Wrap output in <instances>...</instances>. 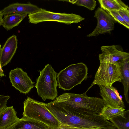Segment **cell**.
Segmentation results:
<instances>
[{
  "instance_id": "obj_25",
  "label": "cell",
  "mask_w": 129,
  "mask_h": 129,
  "mask_svg": "<svg viewBox=\"0 0 129 129\" xmlns=\"http://www.w3.org/2000/svg\"><path fill=\"white\" fill-rule=\"evenodd\" d=\"M54 129H102L101 128H82L74 127L68 125L60 124L57 128Z\"/></svg>"
},
{
  "instance_id": "obj_17",
  "label": "cell",
  "mask_w": 129,
  "mask_h": 129,
  "mask_svg": "<svg viewBox=\"0 0 129 129\" xmlns=\"http://www.w3.org/2000/svg\"><path fill=\"white\" fill-rule=\"evenodd\" d=\"M27 15L14 14L5 15L2 25L7 30H10L17 26Z\"/></svg>"
},
{
  "instance_id": "obj_10",
  "label": "cell",
  "mask_w": 129,
  "mask_h": 129,
  "mask_svg": "<svg viewBox=\"0 0 129 129\" xmlns=\"http://www.w3.org/2000/svg\"><path fill=\"white\" fill-rule=\"evenodd\" d=\"M102 53L99 54L100 63L106 62L119 66L129 58V53L118 49L115 45L103 46L101 47Z\"/></svg>"
},
{
  "instance_id": "obj_29",
  "label": "cell",
  "mask_w": 129,
  "mask_h": 129,
  "mask_svg": "<svg viewBox=\"0 0 129 129\" xmlns=\"http://www.w3.org/2000/svg\"><path fill=\"white\" fill-rule=\"evenodd\" d=\"M1 44H0V51L1 49Z\"/></svg>"
},
{
  "instance_id": "obj_9",
  "label": "cell",
  "mask_w": 129,
  "mask_h": 129,
  "mask_svg": "<svg viewBox=\"0 0 129 129\" xmlns=\"http://www.w3.org/2000/svg\"><path fill=\"white\" fill-rule=\"evenodd\" d=\"M9 78L12 86L20 93H28L35 86L27 73L20 68L11 70L9 73Z\"/></svg>"
},
{
  "instance_id": "obj_2",
  "label": "cell",
  "mask_w": 129,
  "mask_h": 129,
  "mask_svg": "<svg viewBox=\"0 0 129 129\" xmlns=\"http://www.w3.org/2000/svg\"><path fill=\"white\" fill-rule=\"evenodd\" d=\"M53 115L60 124L82 128H101L115 129L116 127L101 114L75 115L62 106L58 105L54 110Z\"/></svg>"
},
{
  "instance_id": "obj_16",
  "label": "cell",
  "mask_w": 129,
  "mask_h": 129,
  "mask_svg": "<svg viewBox=\"0 0 129 129\" xmlns=\"http://www.w3.org/2000/svg\"><path fill=\"white\" fill-rule=\"evenodd\" d=\"M119 67L122 78L121 82L123 86L124 94L126 101L128 103V92L129 86V58L125 60Z\"/></svg>"
},
{
  "instance_id": "obj_19",
  "label": "cell",
  "mask_w": 129,
  "mask_h": 129,
  "mask_svg": "<svg viewBox=\"0 0 129 129\" xmlns=\"http://www.w3.org/2000/svg\"><path fill=\"white\" fill-rule=\"evenodd\" d=\"M101 7L104 9H108L118 11L128 8L120 0H99Z\"/></svg>"
},
{
  "instance_id": "obj_23",
  "label": "cell",
  "mask_w": 129,
  "mask_h": 129,
  "mask_svg": "<svg viewBox=\"0 0 129 129\" xmlns=\"http://www.w3.org/2000/svg\"><path fill=\"white\" fill-rule=\"evenodd\" d=\"M117 11L125 21L129 25V8L121 9Z\"/></svg>"
},
{
  "instance_id": "obj_8",
  "label": "cell",
  "mask_w": 129,
  "mask_h": 129,
  "mask_svg": "<svg viewBox=\"0 0 129 129\" xmlns=\"http://www.w3.org/2000/svg\"><path fill=\"white\" fill-rule=\"evenodd\" d=\"M97 20V25L87 37L97 36L109 33L113 30L115 21L112 17L104 10L99 7L94 12V15Z\"/></svg>"
},
{
  "instance_id": "obj_1",
  "label": "cell",
  "mask_w": 129,
  "mask_h": 129,
  "mask_svg": "<svg viewBox=\"0 0 129 129\" xmlns=\"http://www.w3.org/2000/svg\"><path fill=\"white\" fill-rule=\"evenodd\" d=\"M54 101L75 115L101 114L106 105L102 99L88 97L85 92L81 94L64 93Z\"/></svg>"
},
{
  "instance_id": "obj_27",
  "label": "cell",
  "mask_w": 129,
  "mask_h": 129,
  "mask_svg": "<svg viewBox=\"0 0 129 129\" xmlns=\"http://www.w3.org/2000/svg\"><path fill=\"white\" fill-rule=\"evenodd\" d=\"M3 15L0 16V26L2 25L3 23V19L2 18V17Z\"/></svg>"
},
{
  "instance_id": "obj_18",
  "label": "cell",
  "mask_w": 129,
  "mask_h": 129,
  "mask_svg": "<svg viewBox=\"0 0 129 129\" xmlns=\"http://www.w3.org/2000/svg\"><path fill=\"white\" fill-rule=\"evenodd\" d=\"M109 120L117 129H129V110L112 117Z\"/></svg>"
},
{
  "instance_id": "obj_24",
  "label": "cell",
  "mask_w": 129,
  "mask_h": 129,
  "mask_svg": "<svg viewBox=\"0 0 129 129\" xmlns=\"http://www.w3.org/2000/svg\"><path fill=\"white\" fill-rule=\"evenodd\" d=\"M10 97L9 96L0 95V111L7 107V101Z\"/></svg>"
},
{
  "instance_id": "obj_12",
  "label": "cell",
  "mask_w": 129,
  "mask_h": 129,
  "mask_svg": "<svg viewBox=\"0 0 129 129\" xmlns=\"http://www.w3.org/2000/svg\"><path fill=\"white\" fill-rule=\"evenodd\" d=\"M16 36L13 35L8 39L0 51V62L1 68L10 62L17 48Z\"/></svg>"
},
{
  "instance_id": "obj_14",
  "label": "cell",
  "mask_w": 129,
  "mask_h": 129,
  "mask_svg": "<svg viewBox=\"0 0 129 129\" xmlns=\"http://www.w3.org/2000/svg\"><path fill=\"white\" fill-rule=\"evenodd\" d=\"M6 129H51L45 123L35 120L22 118Z\"/></svg>"
},
{
  "instance_id": "obj_22",
  "label": "cell",
  "mask_w": 129,
  "mask_h": 129,
  "mask_svg": "<svg viewBox=\"0 0 129 129\" xmlns=\"http://www.w3.org/2000/svg\"><path fill=\"white\" fill-rule=\"evenodd\" d=\"M96 3V2L94 0H76L74 4L85 7L89 10L92 11L97 5Z\"/></svg>"
},
{
  "instance_id": "obj_6",
  "label": "cell",
  "mask_w": 129,
  "mask_h": 129,
  "mask_svg": "<svg viewBox=\"0 0 129 129\" xmlns=\"http://www.w3.org/2000/svg\"><path fill=\"white\" fill-rule=\"evenodd\" d=\"M29 22L36 24L47 21H54L70 24L78 23L85 19L80 15L73 13H55L40 8L37 12L28 15Z\"/></svg>"
},
{
  "instance_id": "obj_4",
  "label": "cell",
  "mask_w": 129,
  "mask_h": 129,
  "mask_svg": "<svg viewBox=\"0 0 129 129\" xmlns=\"http://www.w3.org/2000/svg\"><path fill=\"white\" fill-rule=\"evenodd\" d=\"M87 75L88 68L84 63L71 64L57 74L58 88L64 91L71 90L87 79Z\"/></svg>"
},
{
  "instance_id": "obj_5",
  "label": "cell",
  "mask_w": 129,
  "mask_h": 129,
  "mask_svg": "<svg viewBox=\"0 0 129 129\" xmlns=\"http://www.w3.org/2000/svg\"><path fill=\"white\" fill-rule=\"evenodd\" d=\"M39 72L40 75L35 86L38 95L44 101L47 99L54 100L58 96L57 73L48 64Z\"/></svg>"
},
{
  "instance_id": "obj_21",
  "label": "cell",
  "mask_w": 129,
  "mask_h": 129,
  "mask_svg": "<svg viewBox=\"0 0 129 129\" xmlns=\"http://www.w3.org/2000/svg\"><path fill=\"white\" fill-rule=\"evenodd\" d=\"M104 10L112 17L115 21L123 25L127 28L129 29V25L125 21L117 11L108 9Z\"/></svg>"
},
{
  "instance_id": "obj_13",
  "label": "cell",
  "mask_w": 129,
  "mask_h": 129,
  "mask_svg": "<svg viewBox=\"0 0 129 129\" xmlns=\"http://www.w3.org/2000/svg\"><path fill=\"white\" fill-rule=\"evenodd\" d=\"M37 6L30 3H16L11 4L3 9L1 11L3 15L10 14H28L34 13L40 10Z\"/></svg>"
},
{
  "instance_id": "obj_20",
  "label": "cell",
  "mask_w": 129,
  "mask_h": 129,
  "mask_svg": "<svg viewBox=\"0 0 129 129\" xmlns=\"http://www.w3.org/2000/svg\"><path fill=\"white\" fill-rule=\"evenodd\" d=\"M125 110L124 108H112L106 105L103 109L101 114L104 119L109 121L112 117L122 114Z\"/></svg>"
},
{
  "instance_id": "obj_26",
  "label": "cell",
  "mask_w": 129,
  "mask_h": 129,
  "mask_svg": "<svg viewBox=\"0 0 129 129\" xmlns=\"http://www.w3.org/2000/svg\"><path fill=\"white\" fill-rule=\"evenodd\" d=\"M4 76H6V75L4 74V71L1 67L0 62V76L2 77Z\"/></svg>"
},
{
  "instance_id": "obj_28",
  "label": "cell",
  "mask_w": 129,
  "mask_h": 129,
  "mask_svg": "<svg viewBox=\"0 0 129 129\" xmlns=\"http://www.w3.org/2000/svg\"><path fill=\"white\" fill-rule=\"evenodd\" d=\"M2 15H3L2 14L1 11H0V16Z\"/></svg>"
},
{
  "instance_id": "obj_11",
  "label": "cell",
  "mask_w": 129,
  "mask_h": 129,
  "mask_svg": "<svg viewBox=\"0 0 129 129\" xmlns=\"http://www.w3.org/2000/svg\"><path fill=\"white\" fill-rule=\"evenodd\" d=\"M99 86L100 89V94L106 105L114 108H125L123 102L115 87L112 86Z\"/></svg>"
},
{
  "instance_id": "obj_15",
  "label": "cell",
  "mask_w": 129,
  "mask_h": 129,
  "mask_svg": "<svg viewBox=\"0 0 129 129\" xmlns=\"http://www.w3.org/2000/svg\"><path fill=\"white\" fill-rule=\"evenodd\" d=\"M13 106L7 107L0 111V129H6L19 119Z\"/></svg>"
},
{
  "instance_id": "obj_3",
  "label": "cell",
  "mask_w": 129,
  "mask_h": 129,
  "mask_svg": "<svg viewBox=\"0 0 129 129\" xmlns=\"http://www.w3.org/2000/svg\"><path fill=\"white\" fill-rule=\"evenodd\" d=\"M45 104L27 96L23 102V111L22 118L40 121L51 129L57 128L60 124L48 110Z\"/></svg>"
},
{
  "instance_id": "obj_7",
  "label": "cell",
  "mask_w": 129,
  "mask_h": 129,
  "mask_svg": "<svg viewBox=\"0 0 129 129\" xmlns=\"http://www.w3.org/2000/svg\"><path fill=\"white\" fill-rule=\"evenodd\" d=\"M122 78L119 66L110 63H100L94 79L85 92L94 85L111 86L115 82H121Z\"/></svg>"
}]
</instances>
